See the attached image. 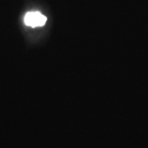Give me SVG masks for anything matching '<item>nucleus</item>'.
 I'll use <instances>...</instances> for the list:
<instances>
[{
	"label": "nucleus",
	"instance_id": "f257e3e1",
	"mask_svg": "<svg viewBox=\"0 0 148 148\" xmlns=\"http://www.w3.org/2000/svg\"><path fill=\"white\" fill-rule=\"evenodd\" d=\"M47 21L46 16L39 12H29L24 16L25 24L31 27H43Z\"/></svg>",
	"mask_w": 148,
	"mask_h": 148
}]
</instances>
